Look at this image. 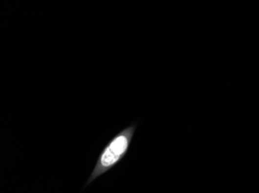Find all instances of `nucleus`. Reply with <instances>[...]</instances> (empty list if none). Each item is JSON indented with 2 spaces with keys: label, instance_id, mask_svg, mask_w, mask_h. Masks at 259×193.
Instances as JSON below:
<instances>
[{
  "label": "nucleus",
  "instance_id": "nucleus-1",
  "mask_svg": "<svg viewBox=\"0 0 259 193\" xmlns=\"http://www.w3.org/2000/svg\"><path fill=\"white\" fill-rule=\"evenodd\" d=\"M137 124L133 123L130 126L120 131L112 138L104 150L100 153L93 171L91 173L86 186L93 182L102 174L113 169L115 165L126 155L135 133Z\"/></svg>",
  "mask_w": 259,
  "mask_h": 193
}]
</instances>
